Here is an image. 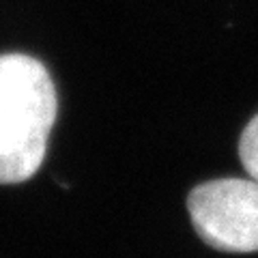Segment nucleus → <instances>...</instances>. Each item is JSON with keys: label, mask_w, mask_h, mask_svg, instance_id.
Masks as SVG:
<instances>
[{"label": "nucleus", "mask_w": 258, "mask_h": 258, "mask_svg": "<svg viewBox=\"0 0 258 258\" xmlns=\"http://www.w3.org/2000/svg\"><path fill=\"white\" fill-rule=\"evenodd\" d=\"M196 232L222 252H258V181L217 179L189 194Z\"/></svg>", "instance_id": "f03ea898"}, {"label": "nucleus", "mask_w": 258, "mask_h": 258, "mask_svg": "<svg viewBox=\"0 0 258 258\" xmlns=\"http://www.w3.org/2000/svg\"><path fill=\"white\" fill-rule=\"evenodd\" d=\"M239 157L245 172L258 181V114L249 120L239 140Z\"/></svg>", "instance_id": "7ed1b4c3"}, {"label": "nucleus", "mask_w": 258, "mask_h": 258, "mask_svg": "<svg viewBox=\"0 0 258 258\" xmlns=\"http://www.w3.org/2000/svg\"><path fill=\"white\" fill-rule=\"evenodd\" d=\"M54 118L56 88L47 69L24 54L0 56V185L39 170Z\"/></svg>", "instance_id": "f257e3e1"}]
</instances>
